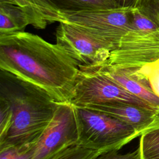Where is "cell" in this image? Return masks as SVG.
<instances>
[{"label":"cell","mask_w":159,"mask_h":159,"mask_svg":"<svg viewBox=\"0 0 159 159\" xmlns=\"http://www.w3.org/2000/svg\"><path fill=\"white\" fill-rule=\"evenodd\" d=\"M158 6H159V0H158Z\"/></svg>","instance_id":"24"},{"label":"cell","mask_w":159,"mask_h":159,"mask_svg":"<svg viewBox=\"0 0 159 159\" xmlns=\"http://www.w3.org/2000/svg\"><path fill=\"white\" fill-rule=\"evenodd\" d=\"M0 99L12 112L9 130L0 148L33 146L50 121L59 102L43 88L0 70Z\"/></svg>","instance_id":"2"},{"label":"cell","mask_w":159,"mask_h":159,"mask_svg":"<svg viewBox=\"0 0 159 159\" xmlns=\"http://www.w3.org/2000/svg\"><path fill=\"white\" fill-rule=\"evenodd\" d=\"M60 14L61 22L74 25L115 47L132 26V9L130 8L60 11Z\"/></svg>","instance_id":"5"},{"label":"cell","mask_w":159,"mask_h":159,"mask_svg":"<svg viewBox=\"0 0 159 159\" xmlns=\"http://www.w3.org/2000/svg\"><path fill=\"white\" fill-rule=\"evenodd\" d=\"M101 112L116 118L130 126L139 134V137L153 121L157 111L124 102H111L83 106Z\"/></svg>","instance_id":"10"},{"label":"cell","mask_w":159,"mask_h":159,"mask_svg":"<svg viewBox=\"0 0 159 159\" xmlns=\"http://www.w3.org/2000/svg\"><path fill=\"white\" fill-rule=\"evenodd\" d=\"M159 58V33L130 30L116 44L106 62L121 68H140Z\"/></svg>","instance_id":"8"},{"label":"cell","mask_w":159,"mask_h":159,"mask_svg":"<svg viewBox=\"0 0 159 159\" xmlns=\"http://www.w3.org/2000/svg\"><path fill=\"white\" fill-rule=\"evenodd\" d=\"M132 16L131 30L145 34L159 33L158 0H141L135 8H132Z\"/></svg>","instance_id":"12"},{"label":"cell","mask_w":159,"mask_h":159,"mask_svg":"<svg viewBox=\"0 0 159 159\" xmlns=\"http://www.w3.org/2000/svg\"><path fill=\"white\" fill-rule=\"evenodd\" d=\"M59 11H83L117 8L114 0H50Z\"/></svg>","instance_id":"14"},{"label":"cell","mask_w":159,"mask_h":159,"mask_svg":"<svg viewBox=\"0 0 159 159\" xmlns=\"http://www.w3.org/2000/svg\"><path fill=\"white\" fill-rule=\"evenodd\" d=\"M75 111L76 146L102 153L119 150L139 137L132 126L101 112L79 106H75Z\"/></svg>","instance_id":"3"},{"label":"cell","mask_w":159,"mask_h":159,"mask_svg":"<svg viewBox=\"0 0 159 159\" xmlns=\"http://www.w3.org/2000/svg\"><path fill=\"white\" fill-rule=\"evenodd\" d=\"M92 159H140L139 149L137 148L135 150L121 153L119 150H113L99 153Z\"/></svg>","instance_id":"20"},{"label":"cell","mask_w":159,"mask_h":159,"mask_svg":"<svg viewBox=\"0 0 159 159\" xmlns=\"http://www.w3.org/2000/svg\"><path fill=\"white\" fill-rule=\"evenodd\" d=\"M93 66L125 89L158 109L159 97L152 91L147 78L140 71V68L117 67L106 62Z\"/></svg>","instance_id":"9"},{"label":"cell","mask_w":159,"mask_h":159,"mask_svg":"<svg viewBox=\"0 0 159 159\" xmlns=\"http://www.w3.org/2000/svg\"><path fill=\"white\" fill-rule=\"evenodd\" d=\"M139 70L147 78L153 93L159 97V58L143 65Z\"/></svg>","instance_id":"16"},{"label":"cell","mask_w":159,"mask_h":159,"mask_svg":"<svg viewBox=\"0 0 159 159\" xmlns=\"http://www.w3.org/2000/svg\"><path fill=\"white\" fill-rule=\"evenodd\" d=\"M99 153L78 146H73L63 151L53 159H92Z\"/></svg>","instance_id":"17"},{"label":"cell","mask_w":159,"mask_h":159,"mask_svg":"<svg viewBox=\"0 0 159 159\" xmlns=\"http://www.w3.org/2000/svg\"><path fill=\"white\" fill-rule=\"evenodd\" d=\"M55 36L56 44L80 65L93 66L106 62L115 47L110 42L97 39L63 22H59Z\"/></svg>","instance_id":"7"},{"label":"cell","mask_w":159,"mask_h":159,"mask_svg":"<svg viewBox=\"0 0 159 159\" xmlns=\"http://www.w3.org/2000/svg\"><path fill=\"white\" fill-rule=\"evenodd\" d=\"M0 70L32 83L60 102H69L80 64L57 44L18 32L0 35Z\"/></svg>","instance_id":"1"},{"label":"cell","mask_w":159,"mask_h":159,"mask_svg":"<svg viewBox=\"0 0 159 159\" xmlns=\"http://www.w3.org/2000/svg\"><path fill=\"white\" fill-rule=\"evenodd\" d=\"M19 6L33 20V26L37 29H45L48 24L61 22L60 11L50 0H0Z\"/></svg>","instance_id":"11"},{"label":"cell","mask_w":159,"mask_h":159,"mask_svg":"<svg viewBox=\"0 0 159 159\" xmlns=\"http://www.w3.org/2000/svg\"><path fill=\"white\" fill-rule=\"evenodd\" d=\"M141 0H114L118 7L120 8H135Z\"/></svg>","instance_id":"21"},{"label":"cell","mask_w":159,"mask_h":159,"mask_svg":"<svg viewBox=\"0 0 159 159\" xmlns=\"http://www.w3.org/2000/svg\"><path fill=\"white\" fill-rule=\"evenodd\" d=\"M157 114H159V107H158V109L157 111Z\"/></svg>","instance_id":"23"},{"label":"cell","mask_w":159,"mask_h":159,"mask_svg":"<svg viewBox=\"0 0 159 159\" xmlns=\"http://www.w3.org/2000/svg\"><path fill=\"white\" fill-rule=\"evenodd\" d=\"M157 128H159V114H157L155 117V119L153 120V121L151 123V124L145 129V131L147 130H152V129H157Z\"/></svg>","instance_id":"22"},{"label":"cell","mask_w":159,"mask_h":159,"mask_svg":"<svg viewBox=\"0 0 159 159\" xmlns=\"http://www.w3.org/2000/svg\"><path fill=\"white\" fill-rule=\"evenodd\" d=\"M12 112L9 104L0 99V140L6 136L11 127Z\"/></svg>","instance_id":"19"},{"label":"cell","mask_w":159,"mask_h":159,"mask_svg":"<svg viewBox=\"0 0 159 159\" xmlns=\"http://www.w3.org/2000/svg\"><path fill=\"white\" fill-rule=\"evenodd\" d=\"M78 137L75 106L59 102L53 119L33 146L30 159H53L76 145Z\"/></svg>","instance_id":"6"},{"label":"cell","mask_w":159,"mask_h":159,"mask_svg":"<svg viewBox=\"0 0 159 159\" xmlns=\"http://www.w3.org/2000/svg\"><path fill=\"white\" fill-rule=\"evenodd\" d=\"M33 146L0 148V159H30Z\"/></svg>","instance_id":"18"},{"label":"cell","mask_w":159,"mask_h":159,"mask_svg":"<svg viewBox=\"0 0 159 159\" xmlns=\"http://www.w3.org/2000/svg\"><path fill=\"white\" fill-rule=\"evenodd\" d=\"M33 24L30 16L19 6L0 2V35L22 32Z\"/></svg>","instance_id":"13"},{"label":"cell","mask_w":159,"mask_h":159,"mask_svg":"<svg viewBox=\"0 0 159 159\" xmlns=\"http://www.w3.org/2000/svg\"><path fill=\"white\" fill-rule=\"evenodd\" d=\"M138 148L140 159H159V128L142 133Z\"/></svg>","instance_id":"15"},{"label":"cell","mask_w":159,"mask_h":159,"mask_svg":"<svg viewBox=\"0 0 159 159\" xmlns=\"http://www.w3.org/2000/svg\"><path fill=\"white\" fill-rule=\"evenodd\" d=\"M117 101L157 111L125 89L95 66L80 65L78 76L69 102L75 106H83Z\"/></svg>","instance_id":"4"}]
</instances>
